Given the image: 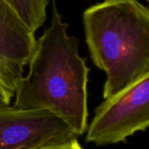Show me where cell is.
Returning <instances> with one entry per match:
<instances>
[{
  "instance_id": "cell-1",
  "label": "cell",
  "mask_w": 149,
  "mask_h": 149,
  "mask_svg": "<svg viewBox=\"0 0 149 149\" xmlns=\"http://www.w3.org/2000/svg\"><path fill=\"white\" fill-rule=\"evenodd\" d=\"M68 26L52 0L51 24L37 40L28 72L17 82L10 107L47 110L79 137L88 126L90 68L79 52L78 38L68 35Z\"/></svg>"
},
{
  "instance_id": "cell-2",
  "label": "cell",
  "mask_w": 149,
  "mask_h": 149,
  "mask_svg": "<svg viewBox=\"0 0 149 149\" xmlns=\"http://www.w3.org/2000/svg\"><path fill=\"white\" fill-rule=\"evenodd\" d=\"M94 65L107 75L104 100L149 74V10L139 0H105L83 13Z\"/></svg>"
},
{
  "instance_id": "cell-3",
  "label": "cell",
  "mask_w": 149,
  "mask_h": 149,
  "mask_svg": "<svg viewBox=\"0 0 149 149\" xmlns=\"http://www.w3.org/2000/svg\"><path fill=\"white\" fill-rule=\"evenodd\" d=\"M149 126V74L105 100L87 126L86 141L96 146L126 142Z\"/></svg>"
},
{
  "instance_id": "cell-4",
  "label": "cell",
  "mask_w": 149,
  "mask_h": 149,
  "mask_svg": "<svg viewBox=\"0 0 149 149\" xmlns=\"http://www.w3.org/2000/svg\"><path fill=\"white\" fill-rule=\"evenodd\" d=\"M78 140L72 129L47 110L0 108V149H34Z\"/></svg>"
},
{
  "instance_id": "cell-5",
  "label": "cell",
  "mask_w": 149,
  "mask_h": 149,
  "mask_svg": "<svg viewBox=\"0 0 149 149\" xmlns=\"http://www.w3.org/2000/svg\"><path fill=\"white\" fill-rule=\"evenodd\" d=\"M36 44L35 32L5 0H0V74L14 95Z\"/></svg>"
},
{
  "instance_id": "cell-6",
  "label": "cell",
  "mask_w": 149,
  "mask_h": 149,
  "mask_svg": "<svg viewBox=\"0 0 149 149\" xmlns=\"http://www.w3.org/2000/svg\"><path fill=\"white\" fill-rule=\"evenodd\" d=\"M34 32L43 26L47 18L48 0H5Z\"/></svg>"
},
{
  "instance_id": "cell-7",
  "label": "cell",
  "mask_w": 149,
  "mask_h": 149,
  "mask_svg": "<svg viewBox=\"0 0 149 149\" xmlns=\"http://www.w3.org/2000/svg\"><path fill=\"white\" fill-rule=\"evenodd\" d=\"M14 98V93L8 87L3 77L0 74V108L8 107L11 105Z\"/></svg>"
},
{
  "instance_id": "cell-8",
  "label": "cell",
  "mask_w": 149,
  "mask_h": 149,
  "mask_svg": "<svg viewBox=\"0 0 149 149\" xmlns=\"http://www.w3.org/2000/svg\"><path fill=\"white\" fill-rule=\"evenodd\" d=\"M34 149H84L82 146L79 144L78 140H74L71 142L58 144V145H52V146H46V147H41Z\"/></svg>"
},
{
  "instance_id": "cell-9",
  "label": "cell",
  "mask_w": 149,
  "mask_h": 149,
  "mask_svg": "<svg viewBox=\"0 0 149 149\" xmlns=\"http://www.w3.org/2000/svg\"><path fill=\"white\" fill-rule=\"evenodd\" d=\"M144 1H146V2H148L149 0H144Z\"/></svg>"
}]
</instances>
